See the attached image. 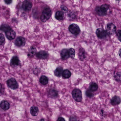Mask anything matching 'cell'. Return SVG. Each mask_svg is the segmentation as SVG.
I'll use <instances>...</instances> for the list:
<instances>
[{"instance_id": "26", "label": "cell", "mask_w": 121, "mask_h": 121, "mask_svg": "<svg viewBox=\"0 0 121 121\" xmlns=\"http://www.w3.org/2000/svg\"><path fill=\"white\" fill-rule=\"evenodd\" d=\"M68 52L70 58L72 59H73L75 58V51L74 49L73 48L69 49H68Z\"/></svg>"}, {"instance_id": "9", "label": "cell", "mask_w": 121, "mask_h": 121, "mask_svg": "<svg viewBox=\"0 0 121 121\" xmlns=\"http://www.w3.org/2000/svg\"><path fill=\"white\" fill-rule=\"evenodd\" d=\"M5 33L7 38L10 40L14 39L16 36V33L12 29L10 30Z\"/></svg>"}, {"instance_id": "29", "label": "cell", "mask_w": 121, "mask_h": 121, "mask_svg": "<svg viewBox=\"0 0 121 121\" xmlns=\"http://www.w3.org/2000/svg\"><path fill=\"white\" fill-rule=\"evenodd\" d=\"M5 42V38L2 34H0V46L3 45Z\"/></svg>"}, {"instance_id": "8", "label": "cell", "mask_w": 121, "mask_h": 121, "mask_svg": "<svg viewBox=\"0 0 121 121\" xmlns=\"http://www.w3.org/2000/svg\"><path fill=\"white\" fill-rule=\"evenodd\" d=\"M15 43L17 46L19 47H23L26 44V40L24 37H19L15 40Z\"/></svg>"}, {"instance_id": "2", "label": "cell", "mask_w": 121, "mask_h": 121, "mask_svg": "<svg viewBox=\"0 0 121 121\" xmlns=\"http://www.w3.org/2000/svg\"><path fill=\"white\" fill-rule=\"evenodd\" d=\"M72 95L75 100L77 102H81L82 99V92L80 89H74L72 91Z\"/></svg>"}, {"instance_id": "20", "label": "cell", "mask_w": 121, "mask_h": 121, "mask_svg": "<svg viewBox=\"0 0 121 121\" xmlns=\"http://www.w3.org/2000/svg\"><path fill=\"white\" fill-rule=\"evenodd\" d=\"M109 5L106 4L102 5L101 7H100V9L101 12L104 15L106 14L107 12L109 9Z\"/></svg>"}, {"instance_id": "4", "label": "cell", "mask_w": 121, "mask_h": 121, "mask_svg": "<svg viewBox=\"0 0 121 121\" xmlns=\"http://www.w3.org/2000/svg\"><path fill=\"white\" fill-rule=\"evenodd\" d=\"M69 31L75 35H78L80 32V30L79 26L76 24H73L70 25L69 27Z\"/></svg>"}, {"instance_id": "12", "label": "cell", "mask_w": 121, "mask_h": 121, "mask_svg": "<svg viewBox=\"0 0 121 121\" xmlns=\"http://www.w3.org/2000/svg\"><path fill=\"white\" fill-rule=\"evenodd\" d=\"M21 62L19 58L17 56H14L13 57L10 61V64L13 66L19 65H20Z\"/></svg>"}, {"instance_id": "36", "label": "cell", "mask_w": 121, "mask_h": 121, "mask_svg": "<svg viewBox=\"0 0 121 121\" xmlns=\"http://www.w3.org/2000/svg\"><path fill=\"white\" fill-rule=\"evenodd\" d=\"M120 53H121V49H120L119 51V56L121 57V55H120Z\"/></svg>"}, {"instance_id": "13", "label": "cell", "mask_w": 121, "mask_h": 121, "mask_svg": "<svg viewBox=\"0 0 121 121\" xmlns=\"http://www.w3.org/2000/svg\"><path fill=\"white\" fill-rule=\"evenodd\" d=\"M78 56L80 60L81 61H83L86 58V52L84 49L81 48L79 49L78 51Z\"/></svg>"}, {"instance_id": "30", "label": "cell", "mask_w": 121, "mask_h": 121, "mask_svg": "<svg viewBox=\"0 0 121 121\" xmlns=\"http://www.w3.org/2000/svg\"><path fill=\"white\" fill-rule=\"evenodd\" d=\"M95 11H96V13H97L98 15L102 16V15H104L102 13L101 10H100V7H97L95 8Z\"/></svg>"}, {"instance_id": "10", "label": "cell", "mask_w": 121, "mask_h": 121, "mask_svg": "<svg viewBox=\"0 0 121 121\" xmlns=\"http://www.w3.org/2000/svg\"><path fill=\"white\" fill-rule=\"evenodd\" d=\"M48 52L44 51H40L36 54L37 57L39 59H46L48 58Z\"/></svg>"}, {"instance_id": "7", "label": "cell", "mask_w": 121, "mask_h": 121, "mask_svg": "<svg viewBox=\"0 0 121 121\" xmlns=\"http://www.w3.org/2000/svg\"><path fill=\"white\" fill-rule=\"evenodd\" d=\"M96 34L97 36L100 39H104L107 36L106 32L102 28H99L96 30Z\"/></svg>"}, {"instance_id": "21", "label": "cell", "mask_w": 121, "mask_h": 121, "mask_svg": "<svg viewBox=\"0 0 121 121\" xmlns=\"http://www.w3.org/2000/svg\"><path fill=\"white\" fill-rule=\"evenodd\" d=\"M49 95L51 97L55 98L58 96V91L54 89H51L49 92Z\"/></svg>"}, {"instance_id": "17", "label": "cell", "mask_w": 121, "mask_h": 121, "mask_svg": "<svg viewBox=\"0 0 121 121\" xmlns=\"http://www.w3.org/2000/svg\"><path fill=\"white\" fill-rule=\"evenodd\" d=\"M64 17V13L62 11H58L55 14V18L59 21H61L63 20Z\"/></svg>"}, {"instance_id": "6", "label": "cell", "mask_w": 121, "mask_h": 121, "mask_svg": "<svg viewBox=\"0 0 121 121\" xmlns=\"http://www.w3.org/2000/svg\"><path fill=\"white\" fill-rule=\"evenodd\" d=\"M32 4L31 2L28 0H25L23 2L22 4V8L25 12H29L32 8Z\"/></svg>"}, {"instance_id": "37", "label": "cell", "mask_w": 121, "mask_h": 121, "mask_svg": "<svg viewBox=\"0 0 121 121\" xmlns=\"http://www.w3.org/2000/svg\"><path fill=\"white\" fill-rule=\"evenodd\" d=\"M40 120H44L43 119H42Z\"/></svg>"}, {"instance_id": "35", "label": "cell", "mask_w": 121, "mask_h": 121, "mask_svg": "<svg viewBox=\"0 0 121 121\" xmlns=\"http://www.w3.org/2000/svg\"><path fill=\"white\" fill-rule=\"evenodd\" d=\"M2 84L1 83H0V92H1V90H2Z\"/></svg>"}, {"instance_id": "15", "label": "cell", "mask_w": 121, "mask_h": 121, "mask_svg": "<svg viewBox=\"0 0 121 121\" xmlns=\"http://www.w3.org/2000/svg\"><path fill=\"white\" fill-rule=\"evenodd\" d=\"M121 102V99L119 96H115L113 97L111 100V103L112 105H115L119 104Z\"/></svg>"}, {"instance_id": "28", "label": "cell", "mask_w": 121, "mask_h": 121, "mask_svg": "<svg viewBox=\"0 0 121 121\" xmlns=\"http://www.w3.org/2000/svg\"><path fill=\"white\" fill-rule=\"evenodd\" d=\"M92 92L93 91L91 90L90 89L87 90L86 92V96L90 98L93 97L94 96V94Z\"/></svg>"}, {"instance_id": "24", "label": "cell", "mask_w": 121, "mask_h": 121, "mask_svg": "<svg viewBox=\"0 0 121 121\" xmlns=\"http://www.w3.org/2000/svg\"><path fill=\"white\" fill-rule=\"evenodd\" d=\"M36 49L34 47H32L30 49L28 53V56L30 57H33L36 54Z\"/></svg>"}, {"instance_id": "5", "label": "cell", "mask_w": 121, "mask_h": 121, "mask_svg": "<svg viewBox=\"0 0 121 121\" xmlns=\"http://www.w3.org/2000/svg\"><path fill=\"white\" fill-rule=\"evenodd\" d=\"M7 83L8 87L13 90L17 89L19 86L17 81L14 78H10L8 80Z\"/></svg>"}, {"instance_id": "14", "label": "cell", "mask_w": 121, "mask_h": 121, "mask_svg": "<svg viewBox=\"0 0 121 121\" xmlns=\"http://www.w3.org/2000/svg\"><path fill=\"white\" fill-rule=\"evenodd\" d=\"M0 106L2 109L4 110H6L9 109L10 105L8 101L4 100L2 101L0 103Z\"/></svg>"}, {"instance_id": "22", "label": "cell", "mask_w": 121, "mask_h": 121, "mask_svg": "<svg viewBox=\"0 0 121 121\" xmlns=\"http://www.w3.org/2000/svg\"><path fill=\"white\" fill-rule=\"evenodd\" d=\"M62 75L63 78H69L71 76V73L69 70L65 69L63 71Z\"/></svg>"}, {"instance_id": "25", "label": "cell", "mask_w": 121, "mask_h": 121, "mask_svg": "<svg viewBox=\"0 0 121 121\" xmlns=\"http://www.w3.org/2000/svg\"><path fill=\"white\" fill-rule=\"evenodd\" d=\"M98 89V85L97 83L93 82L91 84L89 87V89L92 91H96Z\"/></svg>"}, {"instance_id": "11", "label": "cell", "mask_w": 121, "mask_h": 121, "mask_svg": "<svg viewBox=\"0 0 121 121\" xmlns=\"http://www.w3.org/2000/svg\"><path fill=\"white\" fill-rule=\"evenodd\" d=\"M60 56L61 59L63 60H66L70 58L69 54L68 49H62L60 52Z\"/></svg>"}, {"instance_id": "18", "label": "cell", "mask_w": 121, "mask_h": 121, "mask_svg": "<svg viewBox=\"0 0 121 121\" xmlns=\"http://www.w3.org/2000/svg\"><path fill=\"white\" fill-rule=\"evenodd\" d=\"M30 112L33 116H37L39 112V108L37 107H32L30 108Z\"/></svg>"}, {"instance_id": "32", "label": "cell", "mask_w": 121, "mask_h": 121, "mask_svg": "<svg viewBox=\"0 0 121 121\" xmlns=\"http://www.w3.org/2000/svg\"><path fill=\"white\" fill-rule=\"evenodd\" d=\"M117 36L119 41H121V30H119L117 31Z\"/></svg>"}, {"instance_id": "27", "label": "cell", "mask_w": 121, "mask_h": 121, "mask_svg": "<svg viewBox=\"0 0 121 121\" xmlns=\"http://www.w3.org/2000/svg\"><path fill=\"white\" fill-rule=\"evenodd\" d=\"M115 79L117 82H120L121 81V73L120 72H117L116 73L114 76Z\"/></svg>"}, {"instance_id": "3", "label": "cell", "mask_w": 121, "mask_h": 121, "mask_svg": "<svg viewBox=\"0 0 121 121\" xmlns=\"http://www.w3.org/2000/svg\"><path fill=\"white\" fill-rule=\"evenodd\" d=\"M117 30L116 26L112 23H109L107 26L106 32L108 35H113L115 34Z\"/></svg>"}, {"instance_id": "19", "label": "cell", "mask_w": 121, "mask_h": 121, "mask_svg": "<svg viewBox=\"0 0 121 121\" xmlns=\"http://www.w3.org/2000/svg\"><path fill=\"white\" fill-rule=\"evenodd\" d=\"M39 82L42 85H46L48 83V78L45 76H42L39 79Z\"/></svg>"}, {"instance_id": "23", "label": "cell", "mask_w": 121, "mask_h": 121, "mask_svg": "<svg viewBox=\"0 0 121 121\" xmlns=\"http://www.w3.org/2000/svg\"><path fill=\"white\" fill-rule=\"evenodd\" d=\"M11 29H12V28L9 25L6 24H3L0 26V30L4 32H6Z\"/></svg>"}, {"instance_id": "34", "label": "cell", "mask_w": 121, "mask_h": 121, "mask_svg": "<svg viewBox=\"0 0 121 121\" xmlns=\"http://www.w3.org/2000/svg\"><path fill=\"white\" fill-rule=\"evenodd\" d=\"M57 121H65V119L63 118V117H59L58 118Z\"/></svg>"}, {"instance_id": "38", "label": "cell", "mask_w": 121, "mask_h": 121, "mask_svg": "<svg viewBox=\"0 0 121 121\" xmlns=\"http://www.w3.org/2000/svg\"></svg>"}, {"instance_id": "1", "label": "cell", "mask_w": 121, "mask_h": 121, "mask_svg": "<svg viewBox=\"0 0 121 121\" xmlns=\"http://www.w3.org/2000/svg\"><path fill=\"white\" fill-rule=\"evenodd\" d=\"M52 12L51 9L49 8H46L44 9L41 16V20L43 22H46L48 20L51 16Z\"/></svg>"}, {"instance_id": "33", "label": "cell", "mask_w": 121, "mask_h": 121, "mask_svg": "<svg viewBox=\"0 0 121 121\" xmlns=\"http://www.w3.org/2000/svg\"><path fill=\"white\" fill-rule=\"evenodd\" d=\"M4 1L7 4H10L12 2V0H4Z\"/></svg>"}, {"instance_id": "16", "label": "cell", "mask_w": 121, "mask_h": 121, "mask_svg": "<svg viewBox=\"0 0 121 121\" xmlns=\"http://www.w3.org/2000/svg\"><path fill=\"white\" fill-rule=\"evenodd\" d=\"M63 71V69L62 67L61 66L57 67L54 71V75L57 77H60L62 75Z\"/></svg>"}, {"instance_id": "31", "label": "cell", "mask_w": 121, "mask_h": 121, "mask_svg": "<svg viewBox=\"0 0 121 121\" xmlns=\"http://www.w3.org/2000/svg\"><path fill=\"white\" fill-rule=\"evenodd\" d=\"M61 10L62 12L64 13H66L68 12V9L64 5H62L61 6Z\"/></svg>"}]
</instances>
